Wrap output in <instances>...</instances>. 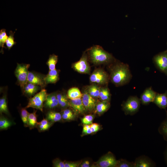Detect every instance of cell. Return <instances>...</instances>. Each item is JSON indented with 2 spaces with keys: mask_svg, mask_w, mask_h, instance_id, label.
<instances>
[{
  "mask_svg": "<svg viewBox=\"0 0 167 167\" xmlns=\"http://www.w3.org/2000/svg\"><path fill=\"white\" fill-rule=\"evenodd\" d=\"M61 107H64L67 106L69 103H68L67 98L65 96L61 101L60 103L59 104Z\"/></svg>",
  "mask_w": 167,
  "mask_h": 167,
  "instance_id": "40",
  "label": "cell"
},
{
  "mask_svg": "<svg viewBox=\"0 0 167 167\" xmlns=\"http://www.w3.org/2000/svg\"><path fill=\"white\" fill-rule=\"evenodd\" d=\"M44 78L40 75L34 72L29 71L28 76V82L39 86L43 87L45 86Z\"/></svg>",
  "mask_w": 167,
  "mask_h": 167,
  "instance_id": "11",
  "label": "cell"
},
{
  "mask_svg": "<svg viewBox=\"0 0 167 167\" xmlns=\"http://www.w3.org/2000/svg\"><path fill=\"white\" fill-rule=\"evenodd\" d=\"M59 72L55 69L49 70L48 74L44 78L46 84H54L59 80Z\"/></svg>",
  "mask_w": 167,
  "mask_h": 167,
  "instance_id": "16",
  "label": "cell"
},
{
  "mask_svg": "<svg viewBox=\"0 0 167 167\" xmlns=\"http://www.w3.org/2000/svg\"><path fill=\"white\" fill-rule=\"evenodd\" d=\"M6 31V29H2L0 31V46L2 48V51H3L2 49L4 47V44L6 43L8 37Z\"/></svg>",
  "mask_w": 167,
  "mask_h": 167,
  "instance_id": "30",
  "label": "cell"
},
{
  "mask_svg": "<svg viewBox=\"0 0 167 167\" xmlns=\"http://www.w3.org/2000/svg\"><path fill=\"white\" fill-rule=\"evenodd\" d=\"M93 119V116L92 115H88L85 116L82 118L81 121L84 125H90L92 123Z\"/></svg>",
  "mask_w": 167,
  "mask_h": 167,
  "instance_id": "32",
  "label": "cell"
},
{
  "mask_svg": "<svg viewBox=\"0 0 167 167\" xmlns=\"http://www.w3.org/2000/svg\"><path fill=\"white\" fill-rule=\"evenodd\" d=\"M90 125L91 127H92L93 128H99V125L97 123H92Z\"/></svg>",
  "mask_w": 167,
  "mask_h": 167,
  "instance_id": "44",
  "label": "cell"
},
{
  "mask_svg": "<svg viewBox=\"0 0 167 167\" xmlns=\"http://www.w3.org/2000/svg\"><path fill=\"white\" fill-rule=\"evenodd\" d=\"M110 103L108 101H102L96 105V111L99 113H102L106 111L109 108Z\"/></svg>",
  "mask_w": 167,
  "mask_h": 167,
  "instance_id": "21",
  "label": "cell"
},
{
  "mask_svg": "<svg viewBox=\"0 0 167 167\" xmlns=\"http://www.w3.org/2000/svg\"><path fill=\"white\" fill-rule=\"evenodd\" d=\"M69 105L78 113H82L86 109L83 105L82 97L71 100Z\"/></svg>",
  "mask_w": 167,
  "mask_h": 167,
  "instance_id": "14",
  "label": "cell"
},
{
  "mask_svg": "<svg viewBox=\"0 0 167 167\" xmlns=\"http://www.w3.org/2000/svg\"><path fill=\"white\" fill-rule=\"evenodd\" d=\"M135 167H150L155 165L151 160L144 156L137 158L134 162Z\"/></svg>",
  "mask_w": 167,
  "mask_h": 167,
  "instance_id": "15",
  "label": "cell"
},
{
  "mask_svg": "<svg viewBox=\"0 0 167 167\" xmlns=\"http://www.w3.org/2000/svg\"><path fill=\"white\" fill-rule=\"evenodd\" d=\"M153 60L158 69L167 75V52L165 50L156 55Z\"/></svg>",
  "mask_w": 167,
  "mask_h": 167,
  "instance_id": "7",
  "label": "cell"
},
{
  "mask_svg": "<svg viewBox=\"0 0 167 167\" xmlns=\"http://www.w3.org/2000/svg\"><path fill=\"white\" fill-rule=\"evenodd\" d=\"M12 122L7 119L1 117L0 119V129L4 130L7 129L12 125Z\"/></svg>",
  "mask_w": 167,
  "mask_h": 167,
  "instance_id": "29",
  "label": "cell"
},
{
  "mask_svg": "<svg viewBox=\"0 0 167 167\" xmlns=\"http://www.w3.org/2000/svg\"><path fill=\"white\" fill-rule=\"evenodd\" d=\"M58 103L50 102L47 103H45V105L46 107L50 108H53L56 107L58 105Z\"/></svg>",
  "mask_w": 167,
  "mask_h": 167,
  "instance_id": "38",
  "label": "cell"
},
{
  "mask_svg": "<svg viewBox=\"0 0 167 167\" xmlns=\"http://www.w3.org/2000/svg\"><path fill=\"white\" fill-rule=\"evenodd\" d=\"M116 167H135L134 162H130L125 160H121L118 161Z\"/></svg>",
  "mask_w": 167,
  "mask_h": 167,
  "instance_id": "31",
  "label": "cell"
},
{
  "mask_svg": "<svg viewBox=\"0 0 167 167\" xmlns=\"http://www.w3.org/2000/svg\"><path fill=\"white\" fill-rule=\"evenodd\" d=\"M87 51L90 60L95 64L108 63L114 60L111 54L105 50L100 46H93Z\"/></svg>",
  "mask_w": 167,
  "mask_h": 167,
  "instance_id": "2",
  "label": "cell"
},
{
  "mask_svg": "<svg viewBox=\"0 0 167 167\" xmlns=\"http://www.w3.org/2000/svg\"><path fill=\"white\" fill-rule=\"evenodd\" d=\"M50 102L58 103L57 96L53 94L48 95L45 103Z\"/></svg>",
  "mask_w": 167,
  "mask_h": 167,
  "instance_id": "33",
  "label": "cell"
},
{
  "mask_svg": "<svg viewBox=\"0 0 167 167\" xmlns=\"http://www.w3.org/2000/svg\"><path fill=\"white\" fill-rule=\"evenodd\" d=\"M36 111L35 110L32 113H29L28 126L30 129L37 127L38 122H37V115L36 114Z\"/></svg>",
  "mask_w": 167,
  "mask_h": 167,
  "instance_id": "19",
  "label": "cell"
},
{
  "mask_svg": "<svg viewBox=\"0 0 167 167\" xmlns=\"http://www.w3.org/2000/svg\"><path fill=\"white\" fill-rule=\"evenodd\" d=\"M165 161H166V164L167 165V146L166 150L165 152Z\"/></svg>",
  "mask_w": 167,
  "mask_h": 167,
  "instance_id": "46",
  "label": "cell"
},
{
  "mask_svg": "<svg viewBox=\"0 0 167 167\" xmlns=\"http://www.w3.org/2000/svg\"><path fill=\"white\" fill-rule=\"evenodd\" d=\"M29 113L26 108H22L21 110V116L22 120L25 126H28V120Z\"/></svg>",
  "mask_w": 167,
  "mask_h": 167,
  "instance_id": "28",
  "label": "cell"
},
{
  "mask_svg": "<svg viewBox=\"0 0 167 167\" xmlns=\"http://www.w3.org/2000/svg\"><path fill=\"white\" fill-rule=\"evenodd\" d=\"M166 51L167 52V49H166Z\"/></svg>",
  "mask_w": 167,
  "mask_h": 167,
  "instance_id": "47",
  "label": "cell"
},
{
  "mask_svg": "<svg viewBox=\"0 0 167 167\" xmlns=\"http://www.w3.org/2000/svg\"><path fill=\"white\" fill-rule=\"evenodd\" d=\"M58 60V56L54 54L50 55L46 63L49 66V70H54L56 69L55 66Z\"/></svg>",
  "mask_w": 167,
  "mask_h": 167,
  "instance_id": "23",
  "label": "cell"
},
{
  "mask_svg": "<svg viewBox=\"0 0 167 167\" xmlns=\"http://www.w3.org/2000/svg\"><path fill=\"white\" fill-rule=\"evenodd\" d=\"M100 88L96 84H92L88 87V93L93 97H99Z\"/></svg>",
  "mask_w": 167,
  "mask_h": 167,
  "instance_id": "24",
  "label": "cell"
},
{
  "mask_svg": "<svg viewBox=\"0 0 167 167\" xmlns=\"http://www.w3.org/2000/svg\"><path fill=\"white\" fill-rule=\"evenodd\" d=\"M53 165L55 167H65L64 162L58 159H55L53 162Z\"/></svg>",
  "mask_w": 167,
  "mask_h": 167,
  "instance_id": "34",
  "label": "cell"
},
{
  "mask_svg": "<svg viewBox=\"0 0 167 167\" xmlns=\"http://www.w3.org/2000/svg\"><path fill=\"white\" fill-rule=\"evenodd\" d=\"M63 113L68 115H74L72 112L69 109H66L64 110Z\"/></svg>",
  "mask_w": 167,
  "mask_h": 167,
  "instance_id": "43",
  "label": "cell"
},
{
  "mask_svg": "<svg viewBox=\"0 0 167 167\" xmlns=\"http://www.w3.org/2000/svg\"><path fill=\"white\" fill-rule=\"evenodd\" d=\"M65 167H77L79 165V163L71 162H64Z\"/></svg>",
  "mask_w": 167,
  "mask_h": 167,
  "instance_id": "37",
  "label": "cell"
},
{
  "mask_svg": "<svg viewBox=\"0 0 167 167\" xmlns=\"http://www.w3.org/2000/svg\"><path fill=\"white\" fill-rule=\"evenodd\" d=\"M118 161L111 153H108L103 156L97 164L101 167H116Z\"/></svg>",
  "mask_w": 167,
  "mask_h": 167,
  "instance_id": "10",
  "label": "cell"
},
{
  "mask_svg": "<svg viewBox=\"0 0 167 167\" xmlns=\"http://www.w3.org/2000/svg\"><path fill=\"white\" fill-rule=\"evenodd\" d=\"M158 131L160 134L162 135L164 139L167 141V117L161 124L159 128Z\"/></svg>",
  "mask_w": 167,
  "mask_h": 167,
  "instance_id": "25",
  "label": "cell"
},
{
  "mask_svg": "<svg viewBox=\"0 0 167 167\" xmlns=\"http://www.w3.org/2000/svg\"><path fill=\"white\" fill-rule=\"evenodd\" d=\"M47 96L46 90L45 89L41 90L29 99L28 104L25 108L31 107L42 112L43 103L46 100Z\"/></svg>",
  "mask_w": 167,
  "mask_h": 167,
  "instance_id": "4",
  "label": "cell"
},
{
  "mask_svg": "<svg viewBox=\"0 0 167 167\" xmlns=\"http://www.w3.org/2000/svg\"><path fill=\"white\" fill-rule=\"evenodd\" d=\"M74 69L81 73L89 74L90 67L88 62L87 55L85 53L83 54L80 59L73 65Z\"/></svg>",
  "mask_w": 167,
  "mask_h": 167,
  "instance_id": "8",
  "label": "cell"
},
{
  "mask_svg": "<svg viewBox=\"0 0 167 167\" xmlns=\"http://www.w3.org/2000/svg\"><path fill=\"white\" fill-rule=\"evenodd\" d=\"M110 72L111 81L116 86L128 83L132 76L128 65L121 62H117L113 65Z\"/></svg>",
  "mask_w": 167,
  "mask_h": 167,
  "instance_id": "1",
  "label": "cell"
},
{
  "mask_svg": "<svg viewBox=\"0 0 167 167\" xmlns=\"http://www.w3.org/2000/svg\"><path fill=\"white\" fill-rule=\"evenodd\" d=\"M157 93L150 87L146 88L141 94L140 100L143 105H147L153 102Z\"/></svg>",
  "mask_w": 167,
  "mask_h": 167,
  "instance_id": "9",
  "label": "cell"
},
{
  "mask_svg": "<svg viewBox=\"0 0 167 167\" xmlns=\"http://www.w3.org/2000/svg\"><path fill=\"white\" fill-rule=\"evenodd\" d=\"M109 79L108 74L101 69H97L94 71L90 77V80L91 82L101 84H107Z\"/></svg>",
  "mask_w": 167,
  "mask_h": 167,
  "instance_id": "6",
  "label": "cell"
},
{
  "mask_svg": "<svg viewBox=\"0 0 167 167\" xmlns=\"http://www.w3.org/2000/svg\"><path fill=\"white\" fill-rule=\"evenodd\" d=\"M99 97L102 101H109L110 99L111 94L109 88L107 87L100 88Z\"/></svg>",
  "mask_w": 167,
  "mask_h": 167,
  "instance_id": "22",
  "label": "cell"
},
{
  "mask_svg": "<svg viewBox=\"0 0 167 167\" xmlns=\"http://www.w3.org/2000/svg\"><path fill=\"white\" fill-rule=\"evenodd\" d=\"M140 101L137 96H130L122 105V109L126 115H133L139 109Z\"/></svg>",
  "mask_w": 167,
  "mask_h": 167,
  "instance_id": "3",
  "label": "cell"
},
{
  "mask_svg": "<svg viewBox=\"0 0 167 167\" xmlns=\"http://www.w3.org/2000/svg\"><path fill=\"white\" fill-rule=\"evenodd\" d=\"M41 87L39 86L28 82L23 88L24 92L28 96H32L40 89Z\"/></svg>",
  "mask_w": 167,
  "mask_h": 167,
  "instance_id": "17",
  "label": "cell"
},
{
  "mask_svg": "<svg viewBox=\"0 0 167 167\" xmlns=\"http://www.w3.org/2000/svg\"><path fill=\"white\" fill-rule=\"evenodd\" d=\"M153 102L160 109H165L167 115V91L163 93H157Z\"/></svg>",
  "mask_w": 167,
  "mask_h": 167,
  "instance_id": "12",
  "label": "cell"
},
{
  "mask_svg": "<svg viewBox=\"0 0 167 167\" xmlns=\"http://www.w3.org/2000/svg\"><path fill=\"white\" fill-rule=\"evenodd\" d=\"M38 123L47 127L48 129L50 127L52 124L51 122H50L47 119L45 118H44Z\"/></svg>",
  "mask_w": 167,
  "mask_h": 167,
  "instance_id": "35",
  "label": "cell"
},
{
  "mask_svg": "<svg viewBox=\"0 0 167 167\" xmlns=\"http://www.w3.org/2000/svg\"><path fill=\"white\" fill-rule=\"evenodd\" d=\"M90 166V163L88 161H85L81 165V167H89Z\"/></svg>",
  "mask_w": 167,
  "mask_h": 167,
  "instance_id": "42",
  "label": "cell"
},
{
  "mask_svg": "<svg viewBox=\"0 0 167 167\" xmlns=\"http://www.w3.org/2000/svg\"><path fill=\"white\" fill-rule=\"evenodd\" d=\"M83 133L85 134H90L92 132L91 130L90 125H84L83 130Z\"/></svg>",
  "mask_w": 167,
  "mask_h": 167,
  "instance_id": "36",
  "label": "cell"
},
{
  "mask_svg": "<svg viewBox=\"0 0 167 167\" xmlns=\"http://www.w3.org/2000/svg\"><path fill=\"white\" fill-rule=\"evenodd\" d=\"M15 32H14L12 31L9 32V36L6 40V45L8 49H10L13 46L15 45L16 42L14 41V35Z\"/></svg>",
  "mask_w": 167,
  "mask_h": 167,
  "instance_id": "26",
  "label": "cell"
},
{
  "mask_svg": "<svg viewBox=\"0 0 167 167\" xmlns=\"http://www.w3.org/2000/svg\"><path fill=\"white\" fill-rule=\"evenodd\" d=\"M62 116V118L65 120H69L73 119L74 118V115H71L66 114L63 113Z\"/></svg>",
  "mask_w": 167,
  "mask_h": 167,
  "instance_id": "39",
  "label": "cell"
},
{
  "mask_svg": "<svg viewBox=\"0 0 167 167\" xmlns=\"http://www.w3.org/2000/svg\"><path fill=\"white\" fill-rule=\"evenodd\" d=\"M65 95L61 94H58L57 95V97L59 104L62 100L65 97Z\"/></svg>",
  "mask_w": 167,
  "mask_h": 167,
  "instance_id": "41",
  "label": "cell"
},
{
  "mask_svg": "<svg viewBox=\"0 0 167 167\" xmlns=\"http://www.w3.org/2000/svg\"><path fill=\"white\" fill-rule=\"evenodd\" d=\"M0 112L1 113H9L6 98L5 96H3L0 99Z\"/></svg>",
  "mask_w": 167,
  "mask_h": 167,
  "instance_id": "27",
  "label": "cell"
},
{
  "mask_svg": "<svg viewBox=\"0 0 167 167\" xmlns=\"http://www.w3.org/2000/svg\"><path fill=\"white\" fill-rule=\"evenodd\" d=\"M46 118L51 122H55L60 121L62 118V116L58 112L49 111L47 114Z\"/></svg>",
  "mask_w": 167,
  "mask_h": 167,
  "instance_id": "20",
  "label": "cell"
},
{
  "mask_svg": "<svg viewBox=\"0 0 167 167\" xmlns=\"http://www.w3.org/2000/svg\"><path fill=\"white\" fill-rule=\"evenodd\" d=\"M82 99L86 109L92 111L94 109L96 105V101L88 92L83 94Z\"/></svg>",
  "mask_w": 167,
  "mask_h": 167,
  "instance_id": "13",
  "label": "cell"
},
{
  "mask_svg": "<svg viewBox=\"0 0 167 167\" xmlns=\"http://www.w3.org/2000/svg\"><path fill=\"white\" fill-rule=\"evenodd\" d=\"M67 96L71 100L78 98H81L83 94L79 89L76 87H73L69 89L67 91Z\"/></svg>",
  "mask_w": 167,
  "mask_h": 167,
  "instance_id": "18",
  "label": "cell"
},
{
  "mask_svg": "<svg viewBox=\"0 0 167 167\" xmlns=\"http://www.w3.org/2000/svg\"><path fill=\"white\" fill-rule=\"evenodd\" d=\"M30 64L17 63L15 71V74L20 87L23 88L28 83V69Z\"/></svg>",
  "mask_w": 167,
  "mask_h": 167,
  "instance_id": "5",
  "label": "cell"
},
{
  "mask_svg": "<svg viewBox=\"0 0 167 167\" xmlns=\"http://www.w3.org/2000/svg\"><path fill=\"white\" fill-rule=\"evenodd\" d=\"M90 128H91V131H92V133L93 132H97L99 129V128H93L91 126H90Z\"/></svg>",
  "mask_w": 167,
  "mask_h": 167,
  "instance_id": "45",
  "label": "cell"
}]
</instances>
